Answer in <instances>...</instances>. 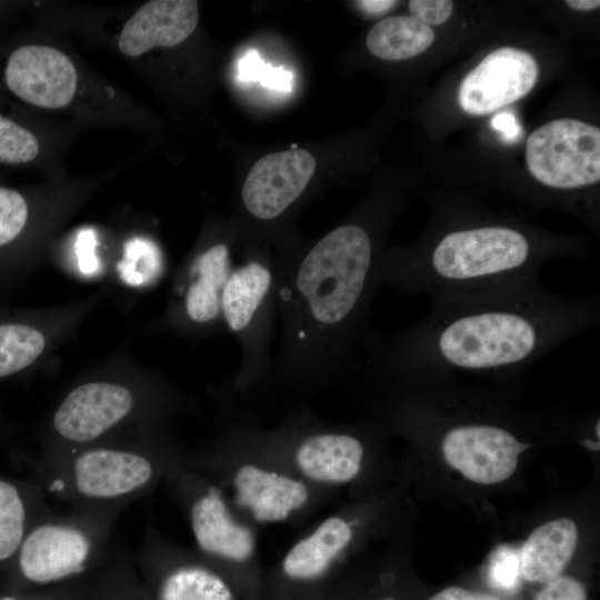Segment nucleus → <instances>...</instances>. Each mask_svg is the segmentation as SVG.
Returning a JSON list of instances; mask_svg holds the SVG:
<instances>
[{"label":"nucleus","mask_w":600,"mask_h":600,"mask_svg":"<svg viewBox=\"0 0 600 600\" xmlns=\"http://www.w3.org/2000/svg\"><path fill=\"white\" fill-rule=\"evenodd\" d=\"M599 323L598 292L568 296L538 280L434 301L424 318L394 333L369 329L362 363L392 382L516 374Z\"/></svg>","instance_id":"1"},{"label":"nucleus","mask_w":600,"mask_h":600,"mask_svg":"<svg viewBox=\"0 0 600 600\" xmlns=\"http://www.w3.org/2000/svg\"><path fill=\"white\" fill-rule=\"evenodd\" d=\"M383 254L357 222L277 261L279 340L269 380L313 393L357 369Z\"/></svg>","instance_id":"2"},{"label":"nucleus","mask_w":600,"mask_h":600,"mask_svg":"<svg viewBox=\"0 0 600 600\" xmlns=\"http://www.w3.org/2000/svg\"><path fill=\"white\" fill-rule=\"evenodd\" d=\"M561 254L571 251L514 226L452 227L419 248L384 256L380 280L400 296L434 302L538 281L542 263Z\"/></svg>","instance_id":"3"},{"label":"nucleus","mask_w":600,"mask_h":600,"mask_svg":"<svg viewBox=\"0 0 600 600\" xmlns=\"http://www.w3.org/2000/svg\"><path fill=\"white\" fill-rule=\"evenodd\" d=\"M188 458L162 439L110 440L31 460L47 497L87 508H127L147 496Z\"/></svg>","instance_id":"4"},{"label":"nucleus","mask_w":600,"mask_h":600,"mask_svg":"<svg viewBox=\"0 0 600 600\" xmlns=\"http://www.w3.org/2000/svg\"><path fill=\"white\" fill-rule=\"evenodd\" d=\"M230 427L256 452L322 489L334 491L356 483L366 469V433L323 420L309 408L294 410L271 429L247 414L236 416Z\"/></svg>","instance_id":"5"},{"label":"nucleus","mask_w":600,"mask_h":600,"mask_svg":"<svg viewBox=\"0 0 600 600\" xmlns=\"http://www.w3.org/2000/svg\"><path fill=\"white\" fill-rule=\"evenodd\" d=\"M189 466L211 478L256 528L304 521L333 491L310 484L269 461L227 427L211 448L188 454Z\"/></svg>","instance_id":"6"},{"label":"nucleus","mask_w":600,"mask_h":600,"mask_svg":"<svg viewBox=\"0 0 600 600\" xmlns=\"http://www.w3.org/2000/svg\"><path fill=\"white\" fill-rule=\"evenodd\" d=\"M186 516L196 551L228 580L258 581V531L231 504L223 490L186 461L164 481Z\"/></svg>","instance_id":"7"},{"label":"nucleus","mask_w":600,"mask_h":600,"mask_svg":"<svg viewBox=\"0 0 600 600\" xmlns=\"http://www.w3.org/2000/svg\"><path fill=\"white\" fill-rule=\"evenodd\" d=\"M122 511L87 507L52 510L30 528L8 567L30 584L82 576L108 556L112 528Z\"/></svg>","instance_id":"8"},{"label":"nucleus","mask_w":600,"mask_h":600,"mask_svg":"<svg viewBox=\"0 0 600 600\" xmlns=\"http://www.w3.org/2000/svg\"><path fill=\"white\" fill-rule=\"evenodd\" d=\"M276 290L277 261L264 252L246 253L224 287L222 320L240 350L231 387L236 396L254 391L269 381L278 319Z\"/></svg>","instance_id":"9"},{"label":"nucleus","mask_w":600,"mask_h":600,"mask_svg":"<svg viewBox=\"0 0 600 600\" xmlns=\"http://www.w3.org/2000/svg\"><path fill=\"white\" fill-rule=\"evenodd\" d=\"M530 173L560 190L592 186L600 180V130L576 119H557L536 129L526 144Z\"/></svg>","instance_id":"10"},{"label":"nucleus","mask_w":600,"mask_h":600,"mask_svg":"<svg viewBox=\"0 0 600 600\" xmlns=\"http://www.w3.org/2000/svg\"><path fill=\"white\" fill-rule=\"evenodd\" d=\"M124 384L91 381L71 390L56 409L51 439L43 452H56L113 440L134 414L138 399Z\"/></svg>","instance_id":"11"},{"label":"nucleus","mask_w":600,"mask_h":600,"mask_svg":"<svg viewBox=\"0 0 600 600\" xmlns=\"http://www.w3.org/2000/svg\"><path fill=\"white\" fill-rule=\"evenodd\" d=\"M363 526L360 512L338 510L294 540L276 568L281 599L299 598L326 582L356 548Z\"/></svg>","instance_id":"12"},{"label":"nucleus","mask_w":600,"mask_h":600,"mask_svg":"<svg viewBox=\"0 0 600 600\" xmlns=\"http://www.w3.org/2000/svg\"><path fill=\"white\" fill-rule=\"evenodd\" d=\"M153 577L156 600H236L231 582L196 549L181 547L149 523L139 546Z\"/></svg>","instance_id":"13"},{"label":"nucleus","mask_w":600,"mask_h":600,"mask_svg":"<svg viewBox=\"0 0 600 600\" xmlns=\"http://www.w3.org/2000/svg\"><path fill=\"white\" fill-rule=\"evenodd\" d=\"M530 447L508 427L483 419L452 423L441 438L446 461L468 480L481 484L509 479L520 453Z\"/></svg>","instance_id":"14"},{"label":"nucleus","mask_w":600,"mask_h":600,"mask_svg":"<svg viewBox=\"0 0 600 600\" xmlns=\"http://www.w3.org/2000/svg\"><path fill=\"white\" fill-rule=\"evenodd\" d=\"M314 170L316 159L304 149L260 158L242 186L241 202L246 213L257 222L278 220L301 197Z\"/></svg>","instance_id":"15"},{"label":"nucleus","mask_w":600,"mask_h":600,"mask_svg":"<svg viewBox=\"0 0 600 600\" xmlns=\"http://www.w3.org/2000/svg\"><path fill=\"white\" fill-rule=\"evenodd\" d=\"M537 78L538 64L529 52L499 48L463 78L459 104L467 113L489 114L527 96Z\"/></svg>","instance_id":"16"},{"label":"nucleus","mask_w":600,"mask_h":600,"mask_svg":"<svg viewBox=\"0 0 600 600\" xmlns=\"http://www.w3.org/2000/svg\"><path fill=\"white\" fill-rule=\"evenodd\" d=\"M6 83L24 102L42 109H61L74 98L77 70L61 50L44 44L16 49L7 63Z\"/></svg>","instance_id":"17"},{"label":"nucleus","mask_w":600,"mask_h":600,"mask_svg":"<svg viewBox=\"0 0 600 600\" xmlns=\"http://www.w3.org/2000/svg\"><path fill=\"white\" fill-rule=\"evenodd\" d=\"M199 21L194 0H153L142 4L126 22L118 40L127 57L152 48L174 47L192 34Z\"/></svg>","instance_id":"18"},{"label":"nucleus","mask_w":600,"mask_h":600,"mask_svg":"<svg viewBox=\"0 0 600 600\" xmlns=\"http://www.w3.org/2000/svg\"><path fill=\"white\" fill-rule=\"evenodd\" d=\"M234 268L230 244L218 241L190 262L182 290V313L194 326H223L221 300Z\"/></svg>","instance_id":"19"},{"label":"nucleus","mask_w":600,"mask_h":600,"mask_svg":"<svg viewBox=\"0 0 600 600\" xmlns=\"http://www.w3.org/2000/svg\"><path fill=\"white\" fill-rule=\"evenodd\" d=\"M33 480L0 472V567H8L30 528L52 511Z\"/></svg>","instance_id":"20"},{"label":"nucleus","mask_w":600,"mask_h":600,"mask_svg":"<svg viewBox=\"0 0 600 600\" xmlns=\"http://www.w3.org/2000/svg\"><path fill=\"white\" fill-rule=\"evenodd\" d=\"M578 543V529L569 518L536 528L520 552L521 576L530 582L546 583L563 571Z\"/></svg>","instance_id":"21"},{"label":"nucleus","mask_w":600,"mask_h":600,"mask_svg":"<svg viewBox=\"0 0 600 600\" xmlns=\"http://www.w3.org/2000/svg\"><path fill=\"white\" fill-rule=\"evenodd\" d=\"M430 26L412 16H392L376 23L367 36L369 51L383 60H404L426 51L433 42Z\"/></svg>","instance_id":"22"},{"label":"nucleus","mask_w":600,"mask_h":600,"mask_svg":"<svg viewBox=\"0 0 600 600\" xmlns=\"http://www.w3.org/2000/svg\"><path fill=\"white\" fill-rule=\"evenodd\" d=\"M44 337L23 324L0 326V378L29 367L43 351Z\"/></svg>","instance_id":"23"},{"label":"nucleus","mask_w":600,"mask_h":600,"mask_svg":"<svg viewBox=\"0 0 600 600\" xmlns=\"http://www.w3.org/2000/svg\"><path fill=\"white\" fill-rule=\"evenodd\" d=\"M163 260L158 247L143 239H133L126 246L124 258L119 262L120 278L131 284H147L162 273Z\"/></svg>","instance_id":"24"},{"label":"nucleus","mask_w":600,"mask_h":600,"mask_svg":"<svg viewBox=\"0 0 600 600\" xmlns=\"http://www.w3.org/2000/svg\"><path fill=\"white\" fill-rule=\"evenodd\" d=\"M39 142L28 129L0 114V162L18 164L32 161Z\"/></svg>","instance_id":"25"},{"label":"nucleus","mask_w":600,"mask_h":600,"mask_svg":"<svg viewBox=\"0 0 600 600\" xmlns=\"http://www.w3.org/2000/svg\"><path fill=\"white\" fill-rule=\"evenodd\" d=\"M28 212V204L18 191L0 187V246L22 231Z\"/></svg>","instance_id":"26"},{"label":"nucleus","mask_w":600,"mask_h":600,"mask_svg":"<svg viewBox=\"0 0 600 600\" xmlns=\"http://www.w3.org/2000/svg\"><path fill=\"white\" fill-rule=\"evenodd\" d=\"M520 576V553L506 544L494 549L487 572L489 583L504 591L514 590Z\"/></svg>","instance_id":"27"},{"label":"nucleus","mask_w":600,"mask_h":600,"mask_svg":"<svg viewBox=\"0 0 600 600\" xmlns=\"http://www.w3.org/2000/svg\"><path fill=\"white\" fill-rule=\"evenodd\" d=\"M534 600H588L584 586L568 576H558L544 583Z\"/></svg>","instance_id":"28"},{"label":"nucleus","mask_w":600,"mask_h":600,"mask_svg":"<svg viewBox=\"0 0 600 600\" xmlns=\"http://www.w3.org/2000/svg\"><path fill=\"white\" fill-rule=\"evenodd\" d=\"M452 9L453 3L450 0H411L409 2L410 16L427 26L446 22Z\"/></svg>","instance_id":"29"},{"label":"nucleus","mask_w":600,"mask_h":600,"mask_svg":"<svg viewBox=\"0 0 600 600\" xmlns=\"http://www.w3.org/2000/svg\"><path fill=\"white\" fill-rule=\"evenodd\" d=\"M96 236L92 229L79 231L76 240V254L79 270L83 274H92L98 270L99 261L96 254Z\"/></svg>","instance_id":"30"},{"label":"nucleus","mask_w":600,"mask_h":600,"mask_svg":"<svg viewBox=\"0 0 600 600\" xmlns=\"http://www.w3.org/2000/svg\"><path fill=\"white\" fill-rule=\"evenodd\" d=\"M266 63L257 50H248L237 62V80L240 83L259 81Z\"/></svg>","instance_id":"31"},{"label":"nucleus","mask_w":600,"mask_h":600,"mask_svg":"<svg viewBox=\"0 0 600 600\" xmlns=\"http://www.w3.org/2000/svg\"><path fill=\"white\" fill-rule=\"evenodd\" d=\"M262 87L279 92H291L293 88V73L283 67H272L266 63L259 80Z\"/></svg>","instance_id":"32"},{"label":"nucleus","mask_w":600,"mask_h":600,"mask_svg":"<svg viewBox=\"0 0 600 600\" xmlns=\"http://www.w3.org/2000/svg\"><path fill=\"white\" fill-rule=\"evenodd\" d=\"M490 124L496 131L501 132L506 142H513L520 137L521 128L512 112L502 111L497 113L491 119Z\"/></svg>","instance_id":"33"},{"label":"nucleus","mask_w":600,"mask_h":600,"mask_svg":"<svg viewBox=\"0 0 600 600\" xmlns=\"http://www.w3.org/2000/svg\"><path fill=\"white\" fill-rule=\"evenodd\" d=\"M429 600H497L492 597L476 593L460 587H449L436 593Z\"/></svg>","instance_id":"34"},{"label":"nucleus","mask_w":600,"mask_h":600,"mask_svg":"<svg viewBox=\"0 0 600 600\" xmlns=\"http://www.w3.org/2000/svg\"><path fill=\"white\" fill-rule=\"evenodd\" d=\"M397 2L390 0H363L356 4L370 14H381L389 11Z\"/></svg>","instance_id":"35"},{"label":"nucleus","mask_w":600,"mask_h":600,"mask_svg":"<svg viewBox=\"0 0 600 600\" xmlns=\"http://www.w3.org/2000/svg\"><path fill=\"white\" fill-rule=\"evenodd\" d=\"M566 3L570 8L579 11H589L600 7L599 0H568Z\"/></svg>","instance_id":"36"},{"label":"nucleus","mask_w":600,"mask_h":600,"mask_svg":"<svg viewBox=\"0 0 600 600\" xmlns=\"http://www.w3.org/2000/svg\"><path fill=\"white\" fill-rule=\"evenodd\" d=\"M581 444L593 451H599L600 449L599 440L591 439V438L583 439L581 441Z\"/></svg>","instance_id":"37"},{"label":"nucleus","mask_w":600,"mask_h":600,"mask_svg":"<svg viewBox=\"0 0 600 600\" xmlns=\"http://www.w3.org/2000/svg\"><path fill=\"white\" fill-rule=\"evenodd\" d=\"M0 600H22L13 594H7V596H2L0 597Z\"/></svg>","instance_id":"38"},{"label":"nucleus","mask_w":600,"mask_h":600,"mask_svg":"<svg viewBox=\"0 0 600 600\" xmlns=\"http://www.w3.org/2000/svg\"><path fill=\"white\" fill-rule=\"evenodd\" d=\"M381 600H397V599L393 598V597H384V598H382Z\"/></svg>","instance_id":"39"}]
</instances>
